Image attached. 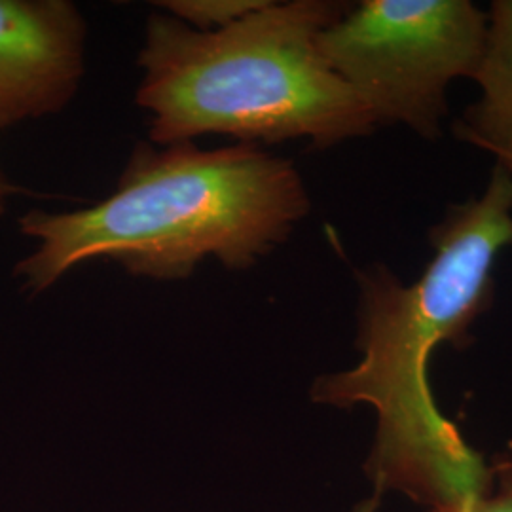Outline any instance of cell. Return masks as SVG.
<instances>
[{
  "label": "cell",
  "instance_id": "cell-2",
  "mask_svg": "<svg viewBox=\"0 0 512 512\" xmlns=\"http://www.w3.org/2000/svg\"><path fill=\"white\" fill-rule=\"evenodd\" d=\"M310 209L296 165L260 145L143 143L105 200L67 213L33 209L19 219L21 234L37 245L16 275L23 293L38 296L95 258L156 281L186 279L207 258L249 270Z\"/></svg>",
  "mask_w": 512,
  "mask_h": 512
},
{
  "label": "cell",
  "instance_id": "cell-7",
  "mask_svg": "<svg viewBox=\"0 0 512 512\" xmlns=\"http://www.w3.org/2000/svg\"><path fill=\"white\" fill-rule=\"evenodd\" d=\"M266 0H164L158 2L162 12L179 19L188 27L211 33L230 27L239 19L262 8Z\"/></svg>",
  "mask_w": 512,
  "mask_h": 512
},
{
  "label": "cell",
  "instance_id": "cell-11",
  "mask_svg": "<svg viewBox=\"0 0 512 512\" xmlns=\"http://www.w3.org/2000/svg\"><path fill=\"white\" fill-rule=\"evenodd\" d=\"M495 160H497V164L503 165L512 175V156H501V158H495Z\"/></svg>",
  "mask_w": 512,
  "mask_h": 512
},
{
  "label": "cell",
  "instance_id": "cell-1",
  "mask_svg": "<svg viewBox=\"0 0 512 512\" xmlns=\"http://www.w3.org/2000/svg\"><path fill=\"white\" fill-rule=\"evenodd\" d=\"M433 258L406 285L385 264L355 270L361 359L321 374L310 387L321 406L374 410L376 427L365 473L372 494L403 495L425 512L482 494L488 461L440 412L429 361L440 346L463 349L494 302L497 258L512 245V175L495 162L484 194L448 205L431 226Z\"/></svg>",
  "mask_w": 512,
  "mask_h": 512
},
{
  "label": "cell",
  "instance_id": "cell-6",
  "mask_svg": "<svg viewBox=\"0 0 512 512\" xmlns=\"http://www.w3.org/2000/svg\"><path fill=\"white\" fill-rule=\"evenodd\" d=\"M473 80L480 95L456 122V137L494 158L512 156V0H494L488 10L486 50Z\"/></svg>",
  "mask_w": 512,
  "mask_h": 512
},
{
  "label": "cell",
  "instance_id": "cell-8",
  "mask_svg": "<svg viewBox=\"0 0 512 512\" xmlns=\"http://www.w3.org/2000/svg\"><path fill=\"white\" fill-rule=\"evenodd\" d=\"M490 482L482 494L435 512H512V442L488 461Z\"/></svg>",
  "mask_w": 512,
  "mask_h": 512
},
{
  "label": "cell",
  "instance_id": "cell-3",
  "mask_svg": "<svg viewBox=\"0 0 512 512\" xmlns=\"http://www.w3.org/2000/svg\"><path fill=\"white\" fill-rule=\"evenodd\" d=\"M349 2L266 0L226 29L202 33L152 14L139 52L137 103L165 147L202 135L241 145L306 139L330 148L376 131L357 93L330 69L319 35Z\"/></svg>",
  "mask_w": 512,
  "mask_h": 512
},
{
  "label": "cell",
  "instance_id": "cell-9",
  "mask_svg": "<svg viewBox=\"0 0 512 512\" xmlns=\"http://www.w3.org/2000/svg\"><path fill=\"white\" fill-rule=\"evenodd\" d=\"M18 186H14V184L8 181V177L4 175V171L0 169V217H2V213L6 211V205L10 202V198L14 196V194H18Z\"/></svg>",
  "mask_w": 512,
  "mask_h": 512
},
{
  "label": "cell",
  "instance_id": "cell-4",
  "mask_svg": "<svg viewBox=\"0 0 512 512\" xmlns=\"http://www.w3.org/2000/svg\"><path fill=\"white\" fill-rule=\"evenodd\" d=\"M488 12L471 0H363L319 35V50L370 110L376 128L442 135L448 86L475 78Z\"/></svg>",
  "mask_w": 512,
  "mask_h": 512
},
{
  "label": "cell",
  "instance_id": "cell-10",
  "mask_svg": "<svg viewBox=\"0 0 512 512\" xmlns=\"http://www.w3.org/2000/svg\"><path fill=\"white\" fill-rule=\"evenodd\" d=\"M380 505H382V497L372 494L365 501H361L353 512H378L380 511Z\"/></svg>",
  "mask_w": 512,
  "mask_h": 512
},
{
  "label": "cell",
  "instance_id": "cell-5",
  "mask_svg": "<svg viewBox=\"0 0 512 512\" xmlns=\"http://www.w3.org/2000/svg\"><path fill=\"white\" fill-rule=\"evenodd\" d=\"M86 71V21L69 0H0V129L52 116Z\"/></svg>",
  "mask_w": 512,
  "mask_h": 512
}]
</instances>
